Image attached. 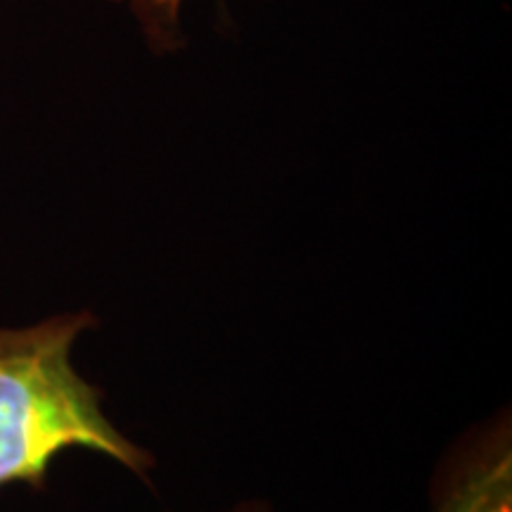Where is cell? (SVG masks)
Returning <instances> with one entry per match:
<instances>
[{
  "label": "cell",
  "instance_id": "obj_1",
  "mask_svg": "<svg viewBox=\"0 0 512 512\" xmlns=\"http://www.w3.org/2000/svg\"><path fill=\"white\" fill-rule=\"evenodd\" d=\"M91 309L60 311L31 325H0V489L43 491L62 453H98L150 482L157 458L114 425L100 387L74 366V347L98 330Z\"/></svg>",
  "mask_w": 512,
  "mask_h": 512
},
{
  "label": "cell",
  "instance_id": "obj_2",
  "mask_svg": "<svg viewBox=\"0 0 512 512\" xmlns=\"http://www.w3.org/2000/svg\"><path fill=\"white\" fill-rule=\"evenodd\" d=\"M432 512H512L510 411L472 427L446 451L430 486Z\"/></svg>",
  "mask_w": 512,
  "mask_h": 512
},
{
  "label": "cell",
  "instance_id": "obj_3",
  "mask_svg": "<svg viewBox=\"0 0 512 512\" xmlns=\"http://www.w3.org/2000/svg\"><path fill=\"white\" fill-rule=\"evenodd\" d=\"M124 3L157 53L181 48V10L185 0H112Z\"/></svg>",
  "mask_w": 512,
  "mask_h": 512
},
{
  "label": "cell",
  "instance_id": "obj_4",
  "mask_svg": "<svg viewBox=\"0 0 512 512\" xmlns=\"http://www.w3.org/2000/svg\"><path fill=\"white\" fill-rule=\"evenodd\" d=\"M226 512H273L271 503L261 501V498H247V501L235 503L233 508H228Z\"/></svg>",
  "mask_w": 512,
  "mask_h": 512
}]
</instances>
